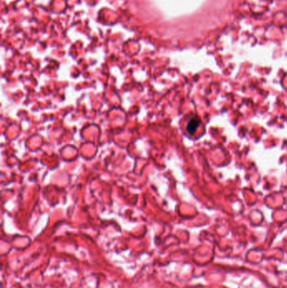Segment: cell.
<instances>
[{"label": "cell", "instance_id": "6da1fadb", "mask_svg": "<svg viewBox=\"0 0 287 288\" xmlns=\"http://www.w3.org/2000/svg\"><path fill=\"white\" fill-rule=\"evenodd\" d=\"M200 121L199 117L194 116L188 122L187 127H186V131L190 134H194L196 131L197 128L200 126Z\"/></svg>", "mask_w": 287, "mask_h": 288}]
</instances>
